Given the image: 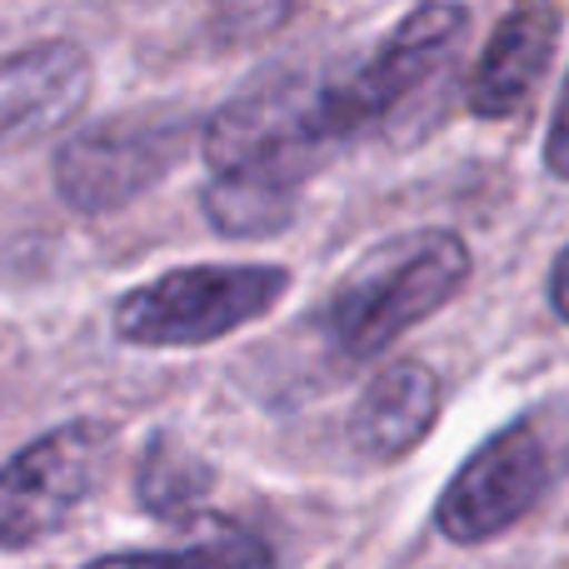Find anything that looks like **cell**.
I'll return each mask as SVG.
<instances>
[{"mask_svg": "<svg viewBox=\"0 0 569 569\" xmlns=\"http://www.w3.org/2000/svg\"><path fill=\"white\" fill-rule=\"evenodd\" d=\"M90 56L76 40H40L0 56V150L46 140L76 120L90 100Z\"/></svg>", "mask_w": 569, "mask_h": 569, "instance_id": "obj_7", "label": "cell"}, {"mask_svg": "<svg viewBox=\"0 0 569 569\" xmlns=\"http://www.w3.org/2000/svg\"><path fill=\"white\" fill-rule=\"evenodd\" d=\"M465 30H470V10L465 6H420L380 40L375 56H365L360 66L325 76V126H330L335 146L370 136L375 126L395 116L445 60L460 50Z\"/></svg>", "mask_w": 569, "mask_h": 569, "instance_id": "obj_4", "label": "cell"}, {"mask_svg": "<svg viewBox=\"0 0 569 569\" xmlns=\"http://www.w3.org/2000/svg\"><path fill=\"white\" fill-rule=\"evenodd\" d=\"M550 305H555V315L569 325V246L560 250V260H555V270H550Z\"/></svg>", "mask_w": 569, "mask_h": 569, "instance_id": "obj_13", "label": "cell"}, {"mask_svg": "<svg viewBox=\"0 0 569 569\" xmlns=\"http://www.w3.org/2000/svg\"><path fill=\"white\" fill-rule=\"evenodd\" d=\"M545 170H550L555 180H569V76H565L550 130H545Z\"/></svg>", "mask_w": 569, "mask_h": 569, "instance_id": "obj_12", "label": "cell"}, {"mask_svg": "<svg viewBox=\"0 0 569 569\" xmlns=\"http://www.w3.org/2000/svg\"><path fill=\"white\" fill-rule=\"evenodd\" d=\"M190 140V120H156V116H120L86 126L60 146L56 156V190L66 206L100 216L126 200L146 196L156 180L180 160Z\"/></svg>", "mask_w": 569, "mask_h": 569, "instance_id": "obj_6", "label": "cell"}, {"mask_svg": "<svg viewBox=\"0 0 569 569\" xmlns=\"http://www.w3.org/2000/svg\"><path fill=\"white\" fill-rule=\"evenodd\" d=\"M569 465V405H545L495 430L455 470L435 505V530L450 545H490L515 530Z\"/></svg>", "mask_w": 569, "mask_h": 569, "instance_id": "obj_2", "label": "cell"}, {"mask_svg": "<svg viewBox=\"0 0 569 569\" xmlns=\"http://www.w3.org/2000/svg\"><path fill=\"white\" fill-rule=\"evenodd\" d=\"M475 256L455 230H405L370 246L325 300V340L345 365L380 360L400 335L455 300Z\"/></svg>", "mask_w": 569, "mask_h": 569, "instance_id": "obj_1", "label": "cell"}, {"mask_svg": "<svg viewBox=\"0 0 569 569\" xmlns=\"http://www.w3.org/2000/svg\"><path fill=\"white\" fill-rule=\"evenodd\" d=\"M210 485H216L210 465L200 460L190 445H180L176 435H156V440L146 445V455H140L136 495H140V505H146L150 515L176 520V515L196 510V505L206 500Z\"/></svg>", "mask_w": 569, "mask_h": 569, "instance_id": "obj_11", "label": "cell"}, {"mask_svg": "<svg viewBox=\"0 0 569 569\" xmlns=\"http://www.w3.org/2000/svg\"><path fill=\"white\" fill-rule=\"evenodd\" d=\"M440 410H445V385L435 375V365L390 360L385 370H375V380L355 400L350 445L360 450V460L395 465L430 440Z\"/></svg>", "mask_w": 569, "mask_h": 569, "instance_id": "obj_8", "label": "cell"}, {"mask_svg": "<svg viewBox=\"0 0 569 569\" xmlns=\"http://www.w3.org/2000/svg\"><path fill=\"white\" fill-rule=\"evenodd\" d=\"M290 290L284 266H180L116 300V335L140 350H190L246 330Z\"/></svg>", "mask_w": 569, "mask_h": 569, "instance_id": "obj_3", "label": "cell"}, {"mask_svg": "<svg viewBox=\"0 0 569 569\" xmlns=\"http://www.w3.org/2000/svg\"><path fill=\"white\" fill-rule=\"evenodd\" d=\"M116 430L100 420H70L30 440L0 465V550H30L66 530L90 500L110 460Z\"/></svg>", "mask_w": 569, "mask_h": 569, "instance_id": "obj_5", "label": "cell"}, {"mask_svg": "<svg viewBox=\"0 0 569 569\" xmlns=\"http://www.w3.org/2000/svg\"><path fill=\"white\" fill-rule=\"evenodd\" d=\"M86 569H276V555L256 530L236 520H210L180 550H140V555H106Z\"/></svg>", "mask_w": 569, "mask_h": 569, "instance_id": "obj_10", "label": "cell"}, {"mask_svg": "<svg viewBox=\"0 0 569 569\" xmlns=\"http://www.w3.org/2000/svg\"><path fill=\"white\" fill-rule=\"evenodd\" d=\"M560 46V10L555 6H515L485 40V56L470 76L465 106L480 120H505L540 90L545 70Z\"/></svg>", "mask_w": 569, "mask_h": 569, "instance_id": "obj_9", "label": "cell"}]
</instances>
